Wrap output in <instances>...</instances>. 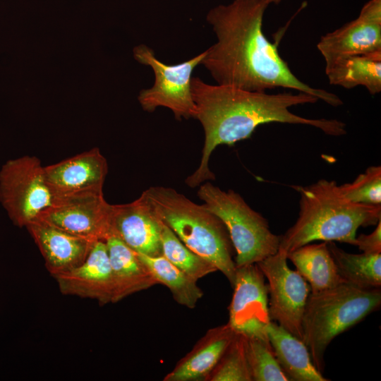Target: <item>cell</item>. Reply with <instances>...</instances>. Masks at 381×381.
<instances>
[{"instance_id":"6da1fadb","label":"cell","mask_w":381,"mask_h":381,"mask_svg":"<svg viewBox=\"0 0 381 381\" xmlns=\"http://www.w3.org/2000/svg\"><path fill=\"white\" fill-rule=\"evenodd\" d=\"M268 6L262 0H233L212 8L206 20L217 41L206 49L200 65L218 85L257 92L290 88L333 107L343 104L335 94L313 87L292 73L280 56L277 44L269 41L262 32Z\"/></svg>"},{"instance_id":"7a4b0ae2","label":"cell","mask_w":381,"mask_h":381,"mask_svg":"<svg viewBox=\"0 0 381 381\" xmlns=\"http://www.w3.org/2000/svg\"><path fill=\"white\" fill-rule=\"evenodd\" d=\"M195 103L194 119L205 133L201 159L197 169L185 180L195 188L207 180H214L210 169L211 154L220 145H233L248 138L255 128L268 123L301 124L315 127L327 135L346 133V124L337 119H309L292 113L293 106L312 104L318 99L297 92L268 94L223 85H210L198 77L191 78Z\"/></svg>"},{"instance_id":"3957f363","label":"cell","mask_w":381,"mask_h":381,"mask_svg":"<svg viewBox=\"0 0 381 381\" xmlns=\"http://www.w3.org/2000/svg\"><path fill=\"white\" fill-rule=\"evenodd\" d=\"M299 193V212L294 224L281 236L279 250L286 254L314 241L356 245L361 226L381 219V206L352 202L334 181L320 179L306 186L294 185Z\"/></svg>"},{"instance_id":"277c9868","label":"cell","mask_w":381,"mask_h":381,"mask_svg":"<svg viewBox=\"0 0 381 381\" xmlns=\"http://www.w3.org/2000/svg\"><path fill=\"white\" fill-rule=\"evenodd\" d=\"M156 217L190 250L213 264L233 286L236 265L222 222L175 189L151 186L142 193Z\"/></svg>"},{"instance_id":"5b68a950","label":"cell","mask_w":381,"mask_h":381,"mask_svg":"<svg viewBox=\"0 0 381 381\" xmlns=\"http://www.w3.org/2000/svg\"><path fill=\"white\" fill-rule=\"evenodd\" d=\"M380 304V288L364 289L345 282L310 294L302 319V341L319 372H324V354L334 337L377 310Z\"/></svg>"},{"instance_id":"8992f818","label":"cell","mask_w":381,"mask_h":381,"mask_svg":"<svg viewBox=\"0 0 381 381\" xmlns=\"http://www.w3.org/2000/svg\"><path fill=\"white\" fill-rule=\"evenodd\" d=\"M198 195L225 226L236 250V267L257 263L278 251L281 236L273 234L267 219L238 193L208 181L200 185Z\"/></svg>"},{"instance_id":"52a82bcc","label":"cell","mask_w":381,"mask_h":381,"mask_svg":"<svg viewBox=\"0 0 381 381\" xmlns=\"http://www.w3.org/2000/svg\"><path fill=\"white\" fill-rule=\"evenodd\" d=\"M55 198L44 167L34 156L8 160L0 170V202L13 223L26 227L53 203Z\"/></svg>"},{"instance_id":"ba28073f","label":"cell","mask_w":381,"mask_h":381,"mask_svg":"<svg viewBox=\"0 0 381 381\" xmlns=\"http://www.w3.org/2000/svg\"><path fill=\"white\" fill-rule=\"evenodd\" d=\"M134 59L153 70V85L141 90L138 99L143 109L153 112L158 107L169 109L177 120L194 118L195 103L191 92L193 70L200 64L206 50L188 60L167 64L159 61L153 49L145 44L133 48Z\"/></svg>"},{"instance_id":"9c48e42d","label":"cell","mask_w":381,"mask_h":381,"mask_svg":"<svg viewBox=\"0 0 381 381\" xmlns=\"http://www.w3.org/2000/svg\"><path fill=\"white\" fill-rule=\"evenodd\" d=\"M287 260L286 253L278 250L257 265L268 282L271 321L302 340V319L310 287L296 270L289 268Z\"/></svg>"},{"instance_id":"30bf717a","label":"cell","mask_w":381,"mask_h":381,"mask_svg":"<svg viewBox=\"0 0 381 381\" xmlns=\"http://www.w3.org/2000/svg\"><path fill=\"white\" fill-rule=\"evenodd\" d=\"M111 205L102 191L55 198L37 220L93 242L104 241L111 236Z\"/></svg>"},{"instance_id":"8fae6325","label":"cell","mask_w":381,"mask_h":381,"mask_svg":"<svg viewBox=\"0 0 381 381\" xmlns=\"http://www.w3.org/2000/svg\"><path fill=\"white\" fill-rule=\"evenodd\" d=\"M265 279L257 263L236 267L227 323L236 333L270 343L267 328L271 320Z\"/></svg>"},{"instance_id":"7c38bea8","label":"cell","mask_w":381,"mask_h":381,"mask_svg":"<svg viewBox=\"0 0 381 381\" xmlns=\"http://www.w3.org/2000/svg\"><path fill=\"white\" fill-rule=\"evenodd\" d=\"M325 67L352 56L381 52V0H370L356 19L320 37Z\"/></svg>"},{"instance_id":"4fadbf2b","label":"cell","mask_w":381,"mask_h":381,"mask_svg":"<svg viewBox=\"0 0 381 381\" xmlns=\"http://www.w3.org/2000/svg\"><path fill=\"white\" fill-rule=\"evenodd\" d=\"M161 225L143 193L131 202L111 205V236L136 253L152 257L162 255Z\"/></svg>"},{"instance_id":"5bb4252c","label":"cell","mask_w":381,"mask_h":381,"mask_svg":"<svg viewBox=\"0 0 381 381\" xmlns=\"http://www.w3.org/2000/svg\"><path fill=\"white\" fill-rule=\"evenodd\" d=\"M46 181L54 198L102 191L107 162L97 147L44 167Z\"/></svg>"},{"instance_id":"9a60e30c","label":"cell","mask_w":381,"mask_h":381,"mask_svg":"<svg viewBox=\"0 0 381 381\" xmlns=\"http://www.w3.org/2000/svg\"><path fill=\"white\" fill-rule=\"evenodd\" d=\"M53 277L64 295L112 303L114 283L105 242L95 243L86 259L78 266Z\"/></svg>"},{"instance_id":"2e32d148","label":"cell","mask_w":381,"mask_h":381,"mask_svg":"<svg viewBox=\"0 0 381 381\" xmlns=\"http://www.w3.org/2000/svg\"><path fill=\"white\" fill-rule=\"evenodd\" d=\"M26 228L38 246L45 266L52 277L80 265L95 243L40 220L30 222Z\"/></svg>"},{"instance_id":"e0dca14e","label":"cell","mask_w":381,"mask_h":381,"mask_svg":"<svg viewBox=\"0 0 381 381\" xmlns=\"http://www.w3.org/2000/svg\"><path fill=\"white\" fill-rule=\"evenodd\" d=\"M234 334L228 323L208 329L163 380H206L231 343Z\"/></svg>"},{"instance_id":"ac0fdd59","label":"cell","mask_w":381,"mask_h":381,"mask_svg":"<svg viewBox=\"0 0 381 381\" xmlns=\"http://www.w3.org/2000/svg\"><path fill=\"white\" fill-rule=\"evenodd\" d=\"M114 283L112 303L157 284L138 253L116 236L105 241Z\"/></svg>"},{"instance_id":"d6986e66","label":"cell","mask_w":381,"mask_h":381,"mask_svg":"<svg viewBox=\"0 0 381 381\" xmlns=\"http://www.w3.org/2000/svg\"><path fill=\"white\" fill-rule=\"evenodd\" d=\"M274 353L289 381H327L312 362L303 341L275 322L267 328Z\"/></svg>"},{"instance_id":"ffe728a7","label":"cell","mask_w":381,"mask_h":381,"mask_svg":"<svg viewBox=\"0 0 381 381\" xmlns=\"http://www.w3.org/2000/svg\"><path fill=\"white\" fill-rule=\"evenodd\" d=\"M286 257L308 283L310 293L320 292L344 283L326 241L306 244L288 253Z\"/></svg>"},{"instance_id":"44dd1931","label":"cell","mask_w":381,"mask_h":381,"mask_svg":"<svg viewBox=\"0 0 381 381\" xmlns=\"http://www.w3.org/2000/svg\"><path fill=\"white\" fill-rule=\"evenodd\" d=\"M331 85L346 89L364 86L373 95L381 91V52L352 56L325 67Z\"/></svg>"},{"instance_id":"7402d4cb","label":"cell","mask_w":381,"mask_h":381,"mask_svg":"<svg viewBox=\"0 0 381 381\" xmlns=\"http://www.w3.org/2000/svg\"><path fill=\"white\" fill-rule=\"evenodd\" d=\"M327 246L344 282L364 289L380 288L381 253H349L334 241H328Z\"/></svg>"},{"instance_id":"603a6c76","label":"cell","mask_w":381,"mask_h":381,"mask_svg":"<svg viewBox=\"0 0 381 381\" xmlns=\"http://www.w3.org/2000/svg\"><path fill=\"white\" fill-rule=\"evenodd\" d=\"M157 284L165 285L174 299L188 308H194L203 296L197 281L178 269L163 255L148 256L137 253Z\"/></svg>"},{"instance_id":"cb8c5ba5","label":"cell","mask_w":381,"mask_h":381,"mask_svg":"<svg viewBox=\"0 0 381 381\" xmlns=\"http://www.w3.org/2000/svg\"><path fill=\"white\" fill-rule=\"evenodd\" d=\"M161 243L162 255L178 269L196 281L218 271L213 264L186 247L173 231L162 222Z\"/></svg>"},{"instance_id":"d4e9b609","label":"cell","mask_w":381,"mask_h":381,"mask_svg":"<svg viewBox=\"0 0 381 381\" xmlns=\"http://www.w3.org/2000/svg\"><path fill=\"white\" fill-rule=\"evenodd\" d=\"M246 337L236 333L206 381H253L246 353Z\"/></svg>"},{"instance_id":"484cf974","label":"cell","mask_w":381,"mask_h":381,"mask_svg":"<svg viewBox=\"0 0 381 381\" xmlns=\"http://www.w3.org/2000/svg\"><path fill=\"white\" fill-rule=\"evenodd\" d=\"M246 353L253 381H289L269 342L246 337Z\"/></svg>"},{"instance_id":"4316f807","label":"cell","mask_w":381,"mask_h":381,"mask_svg":"<svg viewBox=\"0 0 381 381\" xmlns=\"http://www.w3.org/2000/svg\"><path fill=\"white\" fill-rule=\"evenodd\" d=\"M339 188L352 202L381 206V167H369L353 181L340 185Z\"/></svg>"},{"instance_id":"83f0119b","label":"cell","mask_w":381,"mask_h":381,"mask_svg":"<svg viewBox=\"0 0 381 381\" xmlns=\"http://www.w3.org/2000/svg\"><path fill=\"white\" fill-rule=\"evenodd\" d=\"M370 234H361L356 238V245L362 253H381V219Z\"/></svg>"},{"instance_id":"f1b7e54d","label":"cell","mask_w":381,"mask_h":381,"mask_svg":"<svg viewBox=\"0 0 381 381\" xmlns=\"http://www.w3.org/2000/svg\"><path fill=\"white\" fill-rule=\"evenodd\" d=\"M264 2L270 5V4H278L283 0H262Z\"/></svg>"}]
</instances>
